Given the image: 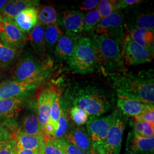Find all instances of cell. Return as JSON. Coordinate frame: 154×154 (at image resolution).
Returning a JSON list of instances; mask_svg holds the SVG:
<instances>
[{"label": "cell", "instance_id": "6da1fadb", "mask_svg": "<svg viewBox=\"0 0 154 154\" xmlns=\"http://www.w3.org/2000/svg\"><path fill=\"white\" fill-rule=\"evenodd\" d=\"M66 98L73 105L85 110L90 116H100L109 111L115 99L110 90L93 83H75L67 90Z\"/></svg>", "mask_w": 154, "mask_h": 154}, {"label": "cell", "instance_id": "7a4b0ae2", "mask_svg": "<svg viewBox=\"0 0 154 154\" xmlns=\"http://www.w3.org/2000/svg\"><path fill=\"white\" fill-rule=\"evenodd\" d=\"M116 93L154 105V81L152 70L137 73L125 70L108 75Z\"/></svg>", "mask_w": 154, "mask_h": 154}, {"label": "cell", "instance_id": "3957f363", "mask_svg": "<svg viewBox=\"0 0 154 154\" xmlns=\"http://www.w3.org/2000/svg\"><path fill=\"white\" fill-rule=\"evenodd\" d=\"M96 55V67L105 75L125 70L119 44L105 35L94 34L91 37Z\"/></svg>", "mask_w": 154, "mask_h": 154}, {"label": "cell", "instance_id": "277c9868", "mask_svg": "<svg viewBox=\"0 0 154 154\" xmlns=\"http://www.w3.org/2000/svg\"><path fill=\"white\" fill-rule=\"evenodd\" d=\"M67 63L74 73L86 74L94 72L96 67V55L90 38H79L74 53L67 60Z\"/></svg>", "mask_w": 154, "mask_h": 154}, {"label": "cell", "instance_id": "5b68a950", "mask_svg": "<svg viewBox=\"0 0 154 154\" xmlns=\"http://www.w3.org/2000/svg\"><path fill=\"white\" fill-rule=\"evenodd\" d=\"M114 111L106 116H91L86 123L93 154H105L108 132L114 119Z\"/></svg>", "mask_w": 154, "mask_h": 154}, {"label": "cell", "instance_id": "8992f818", "mask_svg": "<svg viewBox=\"0 0 154 154\" xmlns=\"http://www.w3.org/2000/svg\"><path fill=\"white\" fill-rule=\"evenodd\" d=\"M50 69L38 58L28 54L17 63L13 73V80L20 81H44L48 76Z\"/></svg>", "mask_w": 154, "mask_h": 154}, {"label": "cell", "instance_id": "52a82bcc", "mask_svg": "<svg viewBox=\"0 0 154 154\" xmlns=\"http://www.w3.org/2000/svg\"><path fill=\"white\" fill-rule=\"evenodd\" d=\"M124 16L117 10L109 16L102 18L94 29V34L105 35L121 44L126 35Z\"/></svg>", "mask_w": 154, "mask_h": 154}, {"label": "cell", "instance_id": "ba28073f", "mask_svg": "<svg viewBox=\"0 0 154 154\" xmlns=\"http://www.w3.org/2000/svg\"><path fill=\"white\" fill-rule=\"evenodd\" d=\"M121 56L124 63L135 66L150 62L154 54L137 44L127 34L121 43Z\"/></svg>", "mask_w": 154, "mask_h": 154}, {"label": "cell", "instance_id": "9c48e42d", "mask_svg": "<svg viewBox=\"0 0 154 154\" xmlns=\"http://www.w3.org/2000/svg\"><path fill=\"white\" fill-rule=\"evenodd\" d=\"M114 119L110 126L106 143L105 154H119L123 131L127 122L126 116L119 109L114 111Z\"/></svg>", "mask_w": 154, "mask_h": 154}, {"label": "cell", "instance_id": "30bf717a", "mask_svg": "<svg viewBox=\"0 0 154 154\" xmlns=\"http://www.w3.org/2000/svg\"><path fill=\"white\" fill-rule=\"evenodd\" d=\"M44 81H5L0 83V100L30 95Z\"/></svg>", "mask_w": 154, "mask_h": 154}, {"label": "cell", "instance_id": "8fae6325", "mask_svg": "<svg viewBox=\"0 0 154 154\" xmlns=\"http://www.w3.org/2000/svg\"><path fill=\"white\" fill-rule=\"evenodd\" d=\"M16 132L29 135H44L39 123L36 99L31 100L28 102L18 125Z\"/></svg>", "mask_w": 154, "mask_h": 154}, {"label": "cell", "instance_id": "7c38bea8", "mask_svg": "<svg viewBox=\"0 0 154 154\" xmlns=\"http://www.w3.org/2000/svg\"><path fill=\"white\" fill-rule=\"evenodd\" d=\"M3 22L4 30L1 33L2 43L20 51L27 42L26 33L23 32L13 20L3 18Z\"/></svg>", "mask_w": 154, "mask_h": 154}, {"label": "cell", "instance_id": "4fadbf2b", "mask_svg": "<svg viewBox=\"0 0 154 154\" xmlns=\"http://www.w3.org/2000/svg\"><path fill=\"white\" fill-rule=\"evenodd\" d=\"M57 90L53 86L45 88L37 100L39 123L44 134L45 127L49 121L51 106Z\"/></svg>", "mask_w": 154, "mask_h": 154}, {"label": "cell", "instance_id": "5bb4252c", "mask_svg": "<svg viewBox=\"0 0 154 154\" xmlns=\"http://www.w3.org/2000/svg\"><path fill=\"white\" fill-rule=\"evenodd\" d=\"M84 14L77 11L62 12L61 23L67 35L79 38V35L84 30Z\"/></svg>", "mask_w": 154, "mask_h": 154}, {"label": "cell", "instance_id": "9a60e30c", "mask_svg": "<svg viewBox=\"0 0 154 154\" xmlns=\"http://www.w3.org/2000/svg\"><path fill=\"white\" fill-rule=\"evenodd\" d=\"M126 149V154H154V137H142L132 130L128 133Z\"/></svg>", "mask_w": 154, "mask_h": 154}, {"label": "cell", "instance_id": "2e32d148", "mask_svg": "<svg viewBox=\"0 0 154 154\" xmlns=\"http://www.w3.org/2000/svg\"><path fill=\"white\" fill-rule=\"evenodd\" d=\"M30 95L0 100V120H10L16 117L30 101Z\"/></svg>", "mask_w": 154, "mask_h": 154}, {"label": "cell", "instance_id": "e0dca14e", "mask_svg": "<svg viewBox=\"0 0 154 154\" xmlns=\"http://www.w3.org/2000/svg\"><path fill=\"white\" fill-rule=\"evenodd\" d=\"M117 107L118 109L126 116H137L144 111L149 109L154 105L144 103L137 99L116 93Z\"/></svg>", "mask_w": 154, "mask_h": 154}, {"label": "cell", "instance_id": "ac0fdd59", "mask_svg": "<svg viewBox=\"0 0 154 154\" xmlns=\"http://www.w3.org/2000/svg\"><path fill=\"white\" fill-rule=\"evenodd\" d=\"M65 139L85 152L93 154L88 132L85 126H80L67 133Z\"/></svg>", "mask_w": 154, "mask_h": 154}, {"label": "cell", "instance_id": "d6986e66", "mask_svg": "<svg viewBox=\"0 0 154 154\" xmlns=\"http://www.w3.org/2000/svg\"><path fill=\"white\" fill-rule=\"evenodd\" d=\"M125 28L133 41L154 54V32L144 29L136 28L131 24L125 25Z\"/></svg>", "mask_w": 154, "mask_h": 154}, {"label": "cell", "instance_id": "ffe728a7", "mask_svg": "<svg viewBox=\"0 0 154 154\" xmlns=\"http://www.w3.org/2000/svg\"><path fill=\"white\" fill-rule=\"evenodd\" d=\"M40 1L38 0H16L9 1L1 11V15L11 20L21 11L29 8H37L39 5Z\"/></svg>", "mask_w": 154, "mask_h": 154}, {"label": "cell", "instance_id": "44dd1931", "mask_svg": "<svg viewBox=\"0 0 154 154\" xmlns=\"http://www.w3.org/2000/svg\"><path fill=\"white\" fill-rule=\"evenodd\" d=\"M13 21L23 32L30 33L38 24V9L29 8L17 16Z\"/></svg>", "mask_w": 154, "mask_h": 154}, {"label": "cell", "instance_id": "7402d4cb", "mask_svg": "<svg viewBox=\"0 0 154 154\" xmlns=\"http://www.w3.org/2000/svg\"><path fill=\"white\" fill-rule=\"evenodd\" d=\"M78 38L63 35L55 46L54 51L55 58L59 61H67L74 53Z\"/></svg>", "mask_w": 154, "mask_h": 154}, {"label": "cell", "instance_id": "603a6c76", "mask_svg": "<svg viewBox=\"0 0 154 154\" xmlns=\"http://www.w3.org/2000/svg\"><path fill=\"white\" fill-rule=\"evenodd\" d=\"M14 139L17 148L43 151L45 142L44 135H29L16 132Z\"/></svg>", "mask_w": 154, "mask_h": 154}, {"label": "cell", "instance_id": "cb8c5ba5", "mask_svg": "<svg viewBox=\"0 0 154 154\" xmlns=\"http://www.w3.org/2000/svg\"><path fill=\"white\" fill-rule=\"evenodd\" d=\"M45 26L38 23L30 32L27 39V41L30 43L35 53L41 56L44 55L46 51L45 40Z\"/></svg>", "mask_w": 154, "mask_h": 154}, {"label": "cell", "instance_id": "d4e9b609", "mask_svg": "<svg viewBox=\"0 0 154 154\" xmlns=\"http://www.w3.org/2000/svg\"><path fill=\"white\" fill-rule=\"evenodd\" d=\"M63 35V32L57 25L45 27V46L46 50L48 54L51 55L54 53L56 45Z\"/></svg>", "mask_w": 154, "mask_h": 154}, {"label": "cell", "instance_id": "484cf974", "mask_svg": "<svg viewBox=\"0 0 154 154\" xmlns=\"http://www.w3.org/2000/svg\"><path fill=\"white\" fill-rule=\"evenodd\" d=\"M58 22V14L54 7L44 6L38 10V23L45 27L56 25Z\"/></svg>", "mask_w": 154, "mask_h": 154}, {"label": "cell", "instance_id": "4316f807", "mask_svg": "<svg viewBox=\"0 0 154 154\" xmlns=\"http://www.w3.org/2000/svg\"><path fill=\"white\" fill-rule=\"evenodd\" d=\"M20 51L0 42V68L6 69L17 61Z\"/></svg>", "mask_w": 154, "mask_h": 154}, {"label": "cell", "instance_id": "83f0119b", "mask_svg": "<svg viewBox=\"0 0 154 154\" xmlns=\"http://www.w3.org/2000/svg\"><path fill=\"white\" fill-rule=\"evenodd\" d=\"M69 116L65 102L61 100V114L58 120V127L54 134V139H60L65 138L69 131Z\"/></svg>", "mask_w": 154, "mask_h": 154}, {"label": "cell", "instance_id": "f1b7e54d", "mask_svg": "<svg viewBox=\"0 0 154 154\" xmlns=\"http://www.w3.org/2000/svg\"><path fill=\"white\" fill-rule=\"evenodd\" d=\"M61 100L60 94L57 92L52 103L49 121L46 123L53 127L55 132L58 127V120L61 114Z\"/></svg>", "mask_w": 154, "mask_h": 154}, {"label": "cell", "instance_id": "f546056e", "mask_svg": "<svg viewBox=\"0 0 154 154\" xmlns=\"http://www.w3.org/2000/svg\"><path fill=\"white\" fill-rule=\"evenodd\" d=\"M101 20L97 9L88 11L84 17V30L86 32L93 30Z\"/></svg>", "mask_w": 154, "mask_h": 154}, {"label": "cell", "instance_id": "4dcf8cb0", "mask_svg": "<svg viewBox=\"0 0 154 154\" xmlns=\"http://www.w3.org/2000/svg\"><path fill=\"white\" fill-rule=\"evenodd\" d=\"M154 16L153 13H143L135 19L133 26L139 29H144L154 32Z\"/></svg>", "mask_w": 154, "mask_h": 154}, {"label": "cell", "instance_id": "1f68e13d", "mask_svg": "<svg viewBox=\"0 0 154 154\" xmlns=\"http://www.w3.org/2000/svg\"><path fill=\"white\" fill-rule=\"evenodd\" d=\"M116 1L112 0L99 1L97 9L102 19L109 16L112 13L117 11Z\"/></svg>", "mask_w": 154, "mask_h": 154}, {"label": "cell", "instance_id": "d6a6232c", "mask_svg": "<svg viewBox=\"0 0 154 154\" xmlns=\"http://www.w3.org/2000/svg\"><path fill=\"white\" fill-rule=\"evenodd\" d=\"M70 113L73 122L79 126L86 124L88 121V113L81 108L73 106L70 109Z\"/></svg>", "mask_w": 154, "mask_h": 154}, {"label": "cell", "instance_id": "836d02e7", "mask_svg": "<svg viewBox=\"0 0 154 154\" xmlns=\"http://www.w3.org/2000/svg\"><path fill=\"white\" fill-rule=\"evenodd\" d=\"M54 139L65 154H90L78 148L65 138Z\"/></svg>", "mask_w": 154, "mask_h": 154}, {"label": "cell", "instance_id": "e575fe53", "mask_svg": "<svg viewBox=\"0 0 154 154\" xmlns=\"http://www.w3.org/2000/svg\"><path fill=\"white\" fill-rule=\"evenodd\" d=\"M43 154H65L53 139H45Z\"/></svg>", "mask_w": 154, "mask_h": 154}, {"label": "cell", "instance_id": "d590c367", "mask_svg": "<svg viewBox=\"0 0 154 154\" xmlns=\"http://www.w3.org/2000/svg\"><path fill=\"white\" fill-rule=\"evenodd\" d=\"M0 154H17L16 140L11 138L0 148Z\"/></svg>", "mask_w": 154, "mask_h": 154}, {"label": "cell", "instance_id": "8d00e7d4", "mask_svg": "<svg viewBox=\"0 0 154 154\" xmlns=\"http://www.w3.org/2000/svg\"><path fill=\"white\" fill-rule=\"evenodd\" d=\"M137 117L141 121L149 122V123L154 125V107L144 111L141 114L137 116Z\"/></svg>", "mask_w": 154, "mask_h": 154}, {"label": "cell", "instance_id": "74e56055", "mask_svg": "<svg viewBox=\"0 0 154 154\" xmlns=\"http://www.w3.org/2000/svg\"><path fill=\"white\" fill-rule=\"evenodd\" d=\"M11 138L10 131L4 125L0 123V148Z\"/></svg>", "mask_w": 154, "mask_h": 154}, {"label": "cell", "instance_id": "f35d334b", "mask_svg": "<svg viewBox=\"0 0 154 154\" xmlns=\"http://www.w3.org/2000/svg\"><path fill=\"white\" fill-rule=\"evenodd\" d=\"M99 2L98 0H86L83 2L79 9L82 11H91L98 6Z\"/></svg>", "mask_w": 154, "mask_h": 154}, {"label": "cell", "instance_id": "ab89813d", "mask_svg": "<svg viewBox=\"0 0 154 154\" xmlns=\"http://www.w3.org/2000/svg\"><path fill=\"white\" fill-rule=\"evenodd\" d=\"M143 131L142 137L147 138H154V124H151L149 122L143 121Z\"/></svg>", "mask_w": 154, "mask_h": 154}, {"label": "cell", "instance_id": "60d3db41", "mask_svg": "<svg viewBox=\"0 0 154 154\" xmlns=\"http://www.w3.org/2000/svg\"><path fill=\"white\" fill-rule=\"evenodd\" d=\"M142 2L140 0H121L116 1L117 10L123 9Z\"/></svg>", "mask_w": 154, "mask_h": 154}, {"label": "cell", "instance_id": "b9f144b4", "mask_svg": "<svg viewBox=\"0 0 154 154\" xmlns=\"http://www.w3.org/2000/svg\"><path fill=\"white\" fill-rule=\"evenodd\" d=\"M134 130L135 131V132L139 136L142 137L143 131V121L139 119L137 116L134 117Z\"/></svg>", "mask_w": 154, "mask_h": 154}, {"label": "cell", "instance_id": "7bdbcfd3", "mask_svg": "<svg viewBox=\"0 0 154 154\" xmlns=\"http://www.w3.org/2000/svg\"><path fill=\"white\" fill-rule=\"evenodd\" d=\"M17 154H43V151L17 148Z\"/></svg>", "mask_w": 154, "mask_h": 154}, {"label": "cell", "instance_id": "ee69618b", "mask_svg": "<svg viewBox=\"0 0 154 154\" xmlns=\"http://www.w3.org/2000/svg\"><path fill=\"white\" fill-rule=\"evenodd\" d=\"M9 1L0 0V11L9 2Z\"/></svg>", "mask_w": 154, "mask_h": 154}, {"label": "cell", "instance_id": "f6af8a7d", "mask_svg": "<svg viewBox=\"0 0 154 154\" xmlns=\"http://www.w3.org/2000/svg\"><path fill=\"white\" fill-rule=\"evenodd\" d=\"M1 68H0V80H1L3 78H4V74H3V72H2L1 70Z\"/></svg>", "mask_w": 154, "mask_h": 154}, {"label": "cell", "instance_id": "bcb514c9", "mask_svg": "<svg viewBox=\"0 0 154 154\" xmlns=\"http://www.w3.org/2000/svg\"><path fill=\"white\" fill-rule=\"evenodd\" d=\"M2 21H3V18H2V15H1V13H0V22H2Z\"/></svg>", "mask_w": 154, "mask_h": 154}, {"label": "cell", "instance_id": "7dc6e473", "mask_svg": "<svg viewBox=\"0 0 154 154\" xmlns=\"http://www.w3.org/2000/svg\"><path fill=\"white\" fill-rule=\"evenodd\" d=\"M1 32H0V42H1Z\"/></svg>", "mask_w": 154, "mask_h": 154}]
</instances>
